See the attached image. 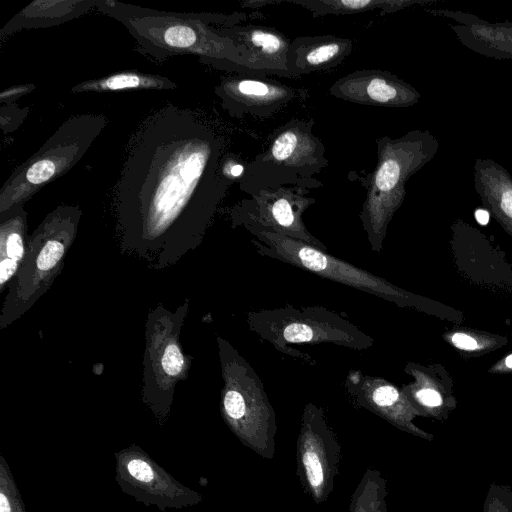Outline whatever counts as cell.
<instances>
[{"mask_svg":"<svg viewBox=\"0 0 512 512\" xmlns=\"http://www.w3.org/2000/svg\"><path fill=\"white\" fill-rule=\"evenodd\" d=\"M30 236L24 205L0 213V292L7 289L25 257Z\"/></svg>","mask_w":512,"mask_h":512,"instance_id":"19","label":"cell"},{"mask_svg":"<svg viewBox=\"0 0 512 512\" xmlns=\"http://www.w3.org/2000/svg\"><path fill=\"white\" fill-rule=\"evenodd\" d=\"M188 311L189 299L175 311L160 303L146 318L141 398L160 425L168 419L175 389L192 366L193 358L180 342Z\"/></svg>","mask_w":512,"mask_h":512,"instance_id":"7","label":"cell"},{"mask_svg":"<svg viewBox=\"0 0 512 512\" xmlns=\"http://www.w3.org/2000/svg\"><path fill=\"white\" fill-rule=\"evenodd\" d=\"M277 4L299 5L312 13L313 17L326 15H350L380 9V15L394 13L415 4H425L418 0H276Z\"/></svg>","mask_w":512,"mask_h":512,"instance_id":"22","label":"cell"},{"mask_svg":"<svg viewBox=\"0 0 512 512\" xmlns=\"http://www.w3.org/2000/svg\"><path fill=\"white\" fill-rule=\"evenodd\" d=\"M78 206L60 205L30 235L23 262L7 287L0 329L21 318L50 289L63 269L80 224Z\"/></svg>","mask_w":512,"mask_h":512,"instance_id":"4","label":"cell"},{"mask_svg":"<svg viewBox=\"0 0 512 512\" xmlns=\"http://www.w3.org/2000/svg\"><path fill=\"white\" fill-rule=\"evenodd\" d=\"M246 230L253 236L251 243L261 256L279 260L396 304L407 299L403 291L384 278L337 258L328 251L271 231L257 228Z\"/></svg>","mask_w":512,"mask_h":512,"instance_id":"10","label":"cell"},{"mask_svg":"<svg viewBox=\"0 0 512 512\" xmlns=\"http://www.w3.org/2000/svg\"><path fill=\"white\" fill-rule=\"evenodd\" d=\"M502 26H503V29L512 45V23L505 22V23H502Z\"/></svg>","mask_w":512,"mask_h":512,"instance_id":"31","label":"cell"},{"mask_svg":"<svg viewBox=\"0 0 512 512\" xmlns=\"http://www.w3.org/2000/svg\"><path fill=\"white\" fill-rule=\"evenodd\" d=\"M108 123L104 114L68 118L0 190V213L29 200L44 185L62 176L85 155Z\"/></svg>","mask_w":512,"mask_h":512,"instance_id":"8","label":"cell"},{"mask_svg":"<svg viewBox=\"0 0 512 512\" xmlns=\"http://www.w3.org/2000/svg\"><path fill=\"white\" fill-rule=\"evenodd\" d=\"M217 345L223 380L222 419L244 446L272 459L276 453L277 418L263 382L228 340L217 336Z\"/></svg>","mask_w":512,"mask_h":512,"instance_id":"5","label":"cell"},{"mask_svg":"<svg viewBox=\"0 0 512 512\" xmlns=\"http://www.w3.org/2000/svg\"><path fill=\"white\" fill-rule=\"evenodd\" d=\"M340 460L341 445L323 409L306 403L296 442V475L315 504L326 502L333 492Z\"/></svg>","mask_w":512,"mask_h":512,"instance_id":"12","label":"cell"},{"mask_svg":"<svg viewBox=\"0 0 512 512\" xmlns=\"http://www.w3.org/2000/svg\"><path fill=\"white\" fill-rule=\"evenodd\" d=\"M221 106L234 118L252 115L268 118L296 97L293 87L269 77L233 74L221 79L215 87Z\"/></svg>","mask_w":512,"mask_h":512,"instance_id":"14","label":"cell"},{"mask_svg":"<svg viewBox=\"0 0 512 512\" xmlns=\"http://www.w3.org/2000/svg\"><path fill=\"white\" fill-rule=\"evenodd\" d=\"M93 6L96 1H35L12 18L1 32L8 35L22 28L58 25L79 17Z\"/></svg>","mask_w":512,"mask_h":512,"instance_id":"20","label":"cell"},{"mask_svg":"<svg viewBox=\"0 0 512 512\" xmlns=\"http://www.w3.org/2000/svg\"><path fill=\"white\" fill-rule=\"evenodd\" d=\"M329 93L360 105L403 108L415 105L421 95L409 83L389 71L363 69L353 71L329 88Z\"/></svg>","mask_w":512,"mask_h":512,"instance_id":"15","label":"cell"},{"mask_svg":"<svg viewBox=\"0 0 512 512\" xmlns=\"http://www.w3.org/2000/svg\"><path fill=\"white\" fill-rule=\"evenodd\" d=\"M345 389L356 405L395 426L408 425L401 392L384 378L370 376L360 370H350L345 380Z\"/></svg>","mask_w":512,"mask_h":512,"instance_id":"17","label":"cell"},{"mask_svg":"<svg viewBox=\"0 0 512 512\" xmlns=\"http://www.w3.org/2000/svg\"><path fill=\"white\" fill-rule=\"evenodd\" d=\"M462 25L451 26L460 41L472 50L495 58H512V45L502 23L490 24L474 16L455 18Z\"/></svg>","mask_w":512,"mask_h":512,"instance_id":"21","label":"cell"},{"mask_svg":"<svg viewBox=\"0 0 512 512\" xmlns=\"http://www.w3.org/2000/svg\"><path fill=\"white\" fill-rule=\"evenodd\" d=\"M353 42L334 35L300 36L292 40L287 66L294 78L340 65L352 52Z\"/></svg>","mask_w":512,"mask_h":512,"instance_id":"18","label":"cell"},{"mask_svg":"<svg viewBox=\"0 0 512 512\" xmlns=\"http://www.w3.org/2000/svg\"><path fill=\"white\" fill-rule=\"evenodd\" d=\"M251 332L270 343L277 351L309 359V355L290 344L330 343L353 350H366L374 339L340 314L321 306H284L247 313Z\"/></svg>","mask_w":512,"mask_h":512,"instance_id":"9","label":"cell"},{"mask_svg":"<svg viewBox=\"0 0 512 512\" xmlns=\"http://www.w3.org/2000/svg\"><path fill=\"white\" fill-rule=\"evenodd\" d=\"M246 165L242 159L235 154H224L220 162V171L224 178L231 184L235 181L240 182L244 177Z\"/></svg>","mask_w":512,"mask_h":512,"instance_id":"26","label":"cell"},{"mask_svg":"<svg viewBox=\"0 0 512 512\" xmlns=\"http://www.w3.org/2000/svg\"><path fill=\"white\" fill-rule=\"evenodd\" d=\"M0 512H26L15 479L3 455H0Z\"/></svg>","mask_w":512,"mask_h":512,"instance_id":"25","label":"cell"},{"mask_svg":"<svg viewBox=\"0 0 512 512\" xmlns=\"http://www.w3.org/2000/svg\"><path fill=\"white\" fill-rule=\"evenodd\" d=\"M377 163L369 173L350 172L366 194L359 218L371 250L380 253L388 225L401 206L408 179L432 160L439 142L428 130H411L398 138L376 139Z\"/></svg>","mask_w":512,"mask_h":512,"instance_id":"3","label":"cell"},{"mask_svg":"<svg viewBox=\"0 0 512 512\" xmlns=\"http://www.w3.org/2000/svg\"><path fill=\"white\" fill-rule=\"evenodd\" d=\"M33 86H30L29 88H26L25 86H20L15 88H9L7 90H4L1 95V102L4 103L5 101H8L9 99L16 97L17 95L25 94V92H28L32 90Z\"/></svg>","mask_w":512,"mask_h":512,"instance_id":"29","label":"cell"},{"mask_svg":"<svg viewBox=\"0 0 512 512\" xmlns=\"http://www.w3.org/2000/svg\"><path fill=\"white\" fill-rule=\"evenodd\" d=\"M313 119L292 118L275 129L267 148L247 163L239 188L249 196L263 189L296 186L316 189L315 176L328 166L325 145L313 134Z\"/></svg>","mask_w":512,"mask_h":512,"instance_id":"6","label":"cell"},{"mask_svg":"<svg viewBox=\"0 0 512 512\" xmlns=\"http://www.w3.org/2000/svg\"><path fill=\"white\" fill-rule=\"evenodd\" d=\"M415 398L421 404L428 407H436L442 403L440 394L431 388H421L415 392Z\"/></svg>","mask_w":512,"mask_h":512,"instance_id":"27","label":"cell"},{"mask_svg":"<svg viewBox=\"0 0 512 512\" xmlns=\"http://www.w3.org/2000/svg\"><path fill=\"white\" fill-rule=\"evenodd\" d=\"M505 364L507 367L512 369V355L508 356L505 360Z\"/></svg>","mask_w":512,"mask_h":512,"instance_id":"32","label":"cell"},{"mask_svg":"<svg viewBox=\"0 0 512 512\" xmlns=\"http://www.w3.org/2000/svg\"><path fill=\"white\" fill-rule=\"evenodd\" d=\"M215 29L219 35L245 49L246 67L252 75L294 78L287 66V53L292 41L281 31L254 24Z\"/></svg>","mask_w":512,"mask_h":512,"instance_id":"16","label":"cell"},{"mask_svg":"<svg viewBox=\"0 0 512 512\" xmlns=\"http://www.w3.org/2000/svg\"><path fill=\"white\" fill-rule=\"evenodd\" d=\"M102 13L121 22L135 39L137 49L158 60L178 55L197 56L204 64L234 74H251L246 51L216 32L215 26L231 27L250 18L249 14L173 13L96 1Z\"/></svg>","mask_w":512,"mask_h":512,"instance_id":"2","label":"cell"},{"mask_svg":"<svg viewBox=\"0 0 512 512\" xmlns=\"http://www.w3.org/2000/svg\"><path fill=\"white\" fill-rule=\"evenodd\" d=\"M223 150L224 138L193 110L170 104L143 119L114 188L121 251L163 270L195 250L231 184Z\"/></svg>","mask_w":512,"mask_h":512,"instance_id":"1","label":"cell"},{"mask_svg":"<svg viewBox=\"0 0 512 512\" xmlns=\"http://www.w3.org/2000/svg\"><path fill=\"white\" fill-rule=\"evenodd\" d=\"M452 342L460 349L474 350L477 347L476 341L472 337L463 333L454 334Z\"/></svg>","mask_w":512,"mask_h":512,"instance_id":"28","label":"cell"},{"mask_svg":"<svg viewBox=\"0 0 512 512\" xmlns=\"http://www.w3.org/2000/svg\"><path fill=\"white\" fill-rule=\"evenodd\" d=\"M114 456L115 481L122 492L137 502L165 512L196 506L203 501L201 493L180 483L139 445L132 443Z\"/></svg>","mask_w":512,"mask_h":512,"instance_id":"13","label":"cell"},{"mask_svg":"<svg viewBox=\"0 0 512 512\" xmlns=\"http://www.w3.org/2000/svg\"><path fill=\"white\" fill-rule=\"evenodd\" d=\"M475 217L479 224L486 225L489 222L490 215L488 211L484 209H478L475 212Z\"/></svg>","mask_w":512,"mask_h":512,"instance_id":"30","label":"cell"},{"mask_svg":"<svg viewBox=\"0 0 512 512\" xmlns=\"http://www.w3.org/2000/svg\"><path fill=\"white\" fill-rule=\"evenodd\" d=\"M387 482L379 470L367 468L351 495L350 512H388Z\"/></svg>","mask_w":512,"mask_h":512,"instance_id":"24","label":"cell"},{"mask_svg":"<svg viewBox=\"0 0 512 512\" xmlns=\"http://www.w3.org/2000/svg\"><path fill=\"white\" fill-rule=\"evenodd\" d=\"M309 192L296 186L260 190L228 209L231 227L267 230L327 251L326 245L303 222L304 212L316 202L308 196Z\"/></svg>","mask_w":512,"mask_h":512,"instance_id":"11","label":"cell"},{"mask_svg":"<svg viewBox=\"0 0 512 512\" xmlns=\"http://www.w3.org/2000/svg\"><path fill=\"white\" fill-rule=\"evenodd\" d=\"M176 84L167 77L140 71H121L108 76L84 81L71 88L79 92H113L143 89H175Z\"/></svg>","mask_w":512,"mask_h":512,"instance_id":"23","label":"cell"}]
</instances>
